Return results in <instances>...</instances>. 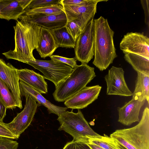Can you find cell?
Returning <instances> with one entry per match:
<instances>
[{
	"instance_id": "1",
	"label": "cell",
	"mask_w": 149,
	"mask_h": 149,
	"mask_svg": "<svg viewBox=\"0 0 149 149\" xmlns=\"http://www.w3.org/2000/svg\"><path fill=\"white\" fill-rule=\"evenodd\" d=\"M41 27L20 17L14 26L15 48L2 54L7 59L27 64L35 60L33 52L38 47Z\"/></svg>"
},
{
	"instance_id": "2",
	"label": "cell",
	"mask_w": 149,
	"mask_h": 149,
	"mask_svg": "<svg viewBox=\"0 0 149 149\" xmlns=\"http://www.w3.org/2000/svg\"><path fill=\"white\" fill-rule=\"evenodd\" d=\"M94 59L93 63L101 71L106 70L117 56L113 42L114 32L102 16L94 19Z\"/></svg>"
},
{
	"instance_id": "3",
	"label": "cell",
	"mask_w": 149,
	"mask_h": 149,
	"mask_svg": "<svg viewBox=\"0 0 149 149\" xmlns=\"http://www.w3.org/2000/svg\"><path fill=\"white\" fill-rule=\"evenodd\" d=\"M110 136L127 149H149V108H145L141 120L136 126L117 130Z\"/></svg>"
},
{
	"instance_id": "4",
	"label": "cell",
	"mask_w": 149,
	"mask_h": 149,
	"mask_svg": "<svg viewBox=\"0 0 149 149\" xmlns=\"http://www.w3.org/2000/svg\"><path fill=\"white\" fill-rule=\"evenodd\" d=\"M94 68L87 64L77 65L64 81L55 87L54 100L63 102L86 86L96 77Z\"/></svg>"
},
{
	"instance_id": "5",
	"label": "cell",
	"mask_w": 149,
	"mask_h": 149,
	"mask_svg": "<svg viewBox=\"0 0 149 149\" xmlns=\"http://www.w3.org/2000/svg\"><path fill=\"white\" fill-rule=\"evenodd\" d=\"M60 126L58 130H63L73 137V141L86 144L88 136H99L89 126L80 109L77 113L65 111L58 116L57 119Z\"/></svg>"
},
{
	"instance_id": "6",
	"label": "cell",
	"mask_w": 149,
	"mask_h": 149,
	"mask_svg": "<svg viewBox=\"0 0 149 149\" xmlns=\"http://www.w3.org/2000/svg\"><path fill=\"white\" fill-rule=\"evenodd\" d=\"M28 64L41 72L45 79L52 82L55 87L65 80L71 74L73 69L59 62L36 59Z\"/></svg>"
},
{
	"instance_id": "7",
	"label": "cell",
	"mask_w": 149,
	"mask_h": 149,
	"mask_svg": "<svg viewBox=\"0 0 149 149\" xmlns=\"http://www.w3.org/2000/svg\"><path fill=\"white\" fill-rule=\"evenodd\" d=\"M93 18L88 23L75 42V57L81 64H87L94 56Z\"/></svg>"
},
{
	"instance_id": "8",
	"label": "cell",
	"mask_w": 149,
	"mask_h": 149,
	"mask_svg": "<svg viewBox=\"0 0 149 149\" xmlns=\"http://www.w3.org/2000/svg\"><path fill=\"white\" fill-rule=\"evenodd\" d=\"M24 109L10 123H5V126L13 134L18 137L31 123L36 112L37 103L35 99L27 95Z\"/></svg>"
},
{
	"instance_id": "9",
	"label": "cell",
	"mask_w": 149,
	"mask_h": 149,
	"mask_svg": "<svg viewBox=\"0 0 149 149\" xmlns=\"http://www.w3.org/2000/svg\"><path fill=\"white\" fill-rule=\"evenodd\" d=\"M104 0H88L87 2L75 6H63L67 22L77 19L80 22L82 32L89 21L96 13L97 3Z\"/></svg>"
},
{
	"instance_id": "10",
	"label": "cell",
	"mask_w": 149,
	"mask_h": 149,
	"mask_svg": "<svg viewBox=\"0 0 149 149\" xmlns=\"http://www.w3.org/2000/svg\"><path fill=\"white\" fill-rule=\"evenodd\" d=\"M123 52H129L149 59V38L143 33H127L120 44Z\"/></svg>"
},
{
	"instance_id": "11",
	"label": "cell",
	"mask_w": 149,
	"mask_h": 149,
	"mask_svg": "<svg viewBox=\"0 0 149 149\" xmlns=\"http://www.w3.org/2000/svg\"><path fill=\"white\" fill-rule=\"evenodd\" d=\"M124 71L121 68L113 66L104 77L108 95L130 96L132 93L129 89L124 77Z\"/></svg>"
},
{
	"instance_id": "12",
	"label": "cell",
	"mask_w": 149,
	"mask_h": 149,
	"mask_svg": "<svg viewBox=\"0 0 149 149\" xmlns=\"http://www.w3.org/2000/svg\"><path fill=\"white\" fill-rule=\"evenodd\" d=\"M17 69L0 58V78L6 84L15 98L17 107L22 108Z\"/></svg>"
},
{
	"instance_id": "13",
	"label": "cell",
	"mask_w": 149,
	"mask_h": 149,
	"mask_svg": "<svg viewBox=\"0 0 149 149\" xmlns=\"http://www.w3.org/2000/svg\"><path fill=\"white\" fill-rule=\"evenodd\" d=\"M101 88L99 85L86 86L65 100L64 105L72 109L86 108L98 98Z\"/></svg>"
},
{
	"instance_id": "14",
	"label": "cell",
	"mask_w": 149,
	"mask_h": 149,
	"mask_svg": "<svg viewBox=\"0 0 149 149\" xmlns=\"http://www.w3.org/2000/svg\"><path fill=\"white\" fill-rule=\"evenodd\" d=\"M145 101H141L132 97L121 107H118V121L124 125L130 126L134 123L139 121V116L140 109Z\"/></svg>"
},
{
	"instance_id": "15",
	"label": "cell",
	"mask_w": 149,
	"mask_h": 149,
	"mask_svg": "<svg viewBox=\"0 0 149 149\" xmlns=\"http://www.w3.org/2000/svg\"><path fill=\"white\" fill-rule=\"evenodd\" d=\"M32 0H0V19L17 20Z\"/></svg>"
},
{
	"instance_id": "16",
	"label": "cell",
	"mask_w": 149,
	"mask_h": 149,
	"mask_svg": "<svg viewBox=\"0 0 149 149\" xmlns=\"http://www.w3.org/2000/svg\"><path fill=\"white\" fill-rule=\"evenodd\" d=\"M20 17L28 21L50 30L64 26L67 22L64 12L58 14L49 15L26 16L22 15Z\"/></svg>"
},
{
	"instance_id": "17",
	"label": "cell",
	"mask_w": 149,
	"mask_h": 149,
	"mask_svg": "<svg viewBox=\"0 0 149 149\" xmlns=\"http://www.w3.org/2000/svg\"><path fill=\"white\" fill-rule=\"evenodd\" d=\"M21 95L25 96L28 95L34 99L38 103V106L43 105L46 107L49 113L55 114L58 116L68 109L56 106L46 100L38 91L27 84L21 81H19Z\"/></svg>"
},
{
	"instance_id": "18",
	"label": "cell",
	"mask_w": 149,
	"mask_h": 149,
	"mask_svg": "<svg viewBox=\"0 0 149 149\" xmlns=\"http://www.w3.org/2000/svg\"><path fill=\"white\" fill-rule=\"evenodd\" d=\"M19 81L29 85L41 93L48 92L47 84L43 76L33 70L24 68L17 70Z\"/></svg>"
},
{
	"instance_id": "19",
	"label": "cell",
	"mask_w": 149,
	"mask_h": 149,
	"mask_svg": "<svg viewBox=\"0 0 149 149\" xmlns=\"http://www.w3.org/2000/svg\"><path fill=\"white\" fill-rule=\"evenodd\" d=\"M58 47L50 29L42 27L39 42L36 49L40 57L44 58L50 57Z\"/></svg>"
},
{
	"instance_id": "20",
	"label": "cell",
	"mask_w": 149,
	"mask_h": 149,
	"mask_svg": "<svg viewBox=\"0 0 149 149\" xmlns=\"http://www.w3.org/2000/svg\"><path fill=\"white\" fill-rule=\"evenodd\" d=\"M135 88L132 97L141 101L146 100L149 103V76L137 72Z\"/></svg>"
},
{
	"instance_id": "21",
	"label": "cell",
	"mask_w": 149,
	"mask_h": 149,
	"mask_svg": "<svg viewBox=\"0 0 149 149\" xmlns=\"http://www.w3.org/2000/svg\"><path fill=\"white\" fill-rule=\"evenodd\" d=\"M124 58L137 72L149 76V59L135 54L123 52Z\"/></svg>"
},
{
	"instance_id": "22",
	"label": "cell",
	"mask_w": 149,
	"mask_h": 149,
	"mask_svg": "<svg viewBox=\"0 0 149 149\" xmlns=\"http://www.w3.org/2000/svg\"><path fill=\"white\" fill-rule=\"evenodd\" d=\"M50 30L58 47L74 48L75 41L65 26Z\"/></svg>"
},
{
	"instance_id": "23",
	"label": "cell",
	"mask_w": 149,
	"mask_h": 149,
	"mask_svg": "<svg viewBox=\"0 0 149 149\" xmlns=\"http://www.w3.org/2000/svg\"><path fill=\"white\" fill-rule=\"evenodd\" d=\"M64 12L63 6L55 4L25 10L22 15L26 16L58 14Z\"/></svg>"
},
{
	"instance_id": "24",
	"label": "cell",
	"mask_w": 149,
	"mask_h": 149,
	"mask_svg": "<svg viewBox=\"0 0 149 149\" xmlns=\"http://www.w3.org/2000/svg\"><path fill=\"white\" fill-rule=\"evenodd\" d=\"M87 138H88L87 143L95 145L104 149H120L117 142L107 135H100L97 136H89Z\"/></svg>"
},
{
	"instance_id": "25",
	"label": "cell",
	"mask_w": 149,
	"mask_h": 149,
	"mask_svg": "<svg viewBox=\"0 0 149 149\" xmlns=\"http://www.w3.org/2000/svg\"><path fill=\"white\" fill-rule=\"evenodd\" d=\"M0 100L7 109L17 107L16 102L8 87L0 78Z\"/></svg>"
},
{
	"instance_id": "26",
	"label": "cell",
	"mask_w": 149,
	"mask_h": 149,
	"mask_svg": "<svg viewBox=\"0 0 149 149\" xmlns=\"http://www.w3.org/2000/svg\"><path fill=\"white\" fill-rule=\"evenodd\" d=\"M69 33L76 41L82 32L81 24L77 19L67 22L65 25Z\"/></svg>"
},
{
	"instance_id": "27",
	"label": "cell",
	"mask_w": 149,
	"mask_h": 149,
	"mask_svg": "<svg viewBox=\"0 0 149 149\" xmlns=\"http://www.w3.org/2000/svg\"><path fill=\"white\" fill-rule=\"evenodd\" d=\"M60 0H32L25 10L55 4H60Z\"/></svg>"
},
{
	"instance_id": "28",
	"label": "cell",
	"mask_w": 149,
	"mask_h": 149,
	"mask_svg": "<svg viewBox=\"0 0 149 149\" xmlns=\"http://www.w3.org/2000/svg\"><path fill=\"white\" fill-rule=\"evenodd\" d=\"M51 60L56 62H59L65 63L74 69L77 65V61L75 57L73 58H69L62 57L57 55H52L49 57Z\"/></svg>"
},
{
	"instance_id": "29",
	"label": "cell",
	"mask_w": 149,
	"mask_h": 149,
	"mask_svg": "<svg viewBox=\"0 0 149 149\" xmlns=\"http://www.w3.org/2000/svg\"><path fill=\"white\" fill-rule=\"evenodd\" d=\"M18 144L16 141L0 137V149H17Z\"/></svg>"
},
{
	"instance_id": "30",
	"label": "cell",
	"mask_w": 149,
	"mask_h": 149,
	"mask_svg": "<svg viewBox=\"0 0 149 149\" xmlns=\"http://www.w3.org/2000/svg\"><path fill=\"white\" fill-rule=\"evenodd\" d=\"M0 137L11 139H17L19 137L13 134L5 126V123L0 122Z\"/></svg>"
},
{
	"instance_id": "31",
	"label": "cell",
	"mask_w": 149,
	"mask_h": 149,
	"mask_svg": "<svg viewBox=\"0 0 149 149\" xmlns=\"http://www.w3.org/2000/svg\"><path fill=\"white\" fill-rule=\"evenodd\" d=\"M88 0H61L60 4L62 6H75L84 3Z\"/></svg>"
},
{
	"instance_id": "32",
	"label": "cell",
	"mask_w": 149,
	"mask_h": 149,
	"mask_svg": "<svg viewBox=\"0 0 149 149\" xmlns=\"http://www.w3.org/2000/svg\"><path fill=\"white\" fill-rule=\"evenodd\" d=\"M141 3L143 8L144 10L145 20V21L146 24L148 26H149V1L148 0H141Z\"/></svg>"
},
{
	"instance_id": "33",
	"label": "cell",
	"mask_w": 149,
	"mask_h": 149,
	"mask_svg": "<svg viewBox=\"0 0 149 149\" xmlns=\"http://www.w3.org/2000/svg\"><path fill=\"white\" fill-rule=\"evenodd\" d=\"M7 109L0 100V122H3V120L6 115Z\"/></svg>"
},
{
	"instance_id": "34",
	"label": "cell",
	"mask_w": 149,
	"mask_h": 149,
	"mask_svg": "<svg viewBox=\"0 0 149 149\" xmlns=\"http://www.w3.org/2000/svg\"><path fill=\"white\" fill-rule=\"evenodd\" d=\"M87 144L91 149H104L99 146L87 143Z\"/></svg>"
},
{
	"instance_id": "35",
	"label": "cell",
	"mask_w": 149,
	"mask_h": 149,
	"mask_svg": "<svg viewBox=\"0 0 149 149\" xmlns=\"http://www.w3.org/2000/svg\"><path fill=\"white\" fill-rule=\"evenodd\" d=\"M118 146L120 148V149H127L125 148L123 146H122L121 145H120L118 143Z\"/></svg>"
}]
</instances>
